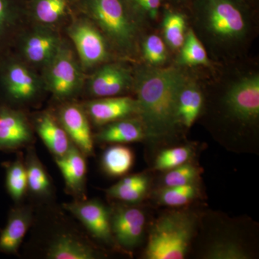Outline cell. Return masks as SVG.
Segmentation results:
<instances>
[{"label": "cell", "instance_id": "obj_1", "mask_svg": "<svg viewBox=\"0 0 259 259\" xmlns=\"http://www.w3.org/2000/svg\"><path fill=\"white\" fill-rule=\"evenodd\" d=\"M189 20L210 60L227 65L243 57L256 30L245 0H194Z\"/></svg>", "mask_w": 259, "mask_h": 259}, {"label": "cell", "instance_id": "obj_2", "mask_svg": "<svg viewBox=\"0 0 259 259\" xmlns=\"http://www.w3.org/2000/svg\"><path fill=\"white\" fill-rule=\"evenodd\" d=\"M134 91L139 115L148 139H164L180 128L177 118L179 90L187 69L177 65L155 68L144 64L134 69Z\"/></svg>", "mask_w": 259, "mask_h": 259}, {"label": "cell", "instance_id": "obj_3", "mask_svg": "<svg viewBox=\"0 0 259 259\" xmlns=\"http://www.w3.org/2000/svg\"><path fill=\"white\" fill-rule=\"evenodd\" d=\"M81 6L87 18L100 29L112 50L129 59L139 56L142 33L125 0H81Z\"/></svg>", "mask_w": 259, "mask_h": 259}, {"label": "cell", "instance_id": "obj_4", "mask_svg": "<svg viewBox=\"0 0 259 259\" xmlns=\"http://www.w3.org/2000/svg\"><path fill=\"white\" fill-rule=\"evenodd\" d=\"M197 215L187 210L164 213L153 223L149 232L145 258H185L197 226Z\"/></svg>", "mask_w": 259, "mask_h": 259}, {"label": "cell", "instance_id": "obj_5", "mask_svg": "<svg viewBox=\"0 0 259 259\" xmlns=\"http://www.w3.org/2000/svg\"><path fill=\"white\" fill-rule=\"evenodd\" d=\"M218 81L221 105L231 120L243 126L254 125L259 118V72L236 70Z\"/></svg>", "mask_w": 259, "mask_h": 259}, {"label": "cell", "instance_id": "obj_6", "mask_svg": "<svg viewBox=\"0 0 259 259\" xmlns=\"http://www.w3.org/2000/svg\"><path fill=\"white\" fill-rule=\"evenodd\" d=\"M42 69L44 88L58 100L71 98L82 88V66L71 45L64 39L55 55Z\"/></svg>", "mask_w": 259, "mask_h": 259}, {"label": "cell", "instance_id": "obj_7", "mask_svg": "<svg viewBox=\"0 0 259 259\" xmlns=\"http://www.w3.org/2000/svg\"><path fill=\"white\" fill-rule=\"evenodd\" d=\"M42 88L41 78L21 59L8 54L0 58V93L7 101H30Z\"/></svg>", "mask_w": 259, "mask_h": 259}, {"label": "cell", "instance_id": "obj_8", "mask_svg": "<svg viewBox=\"0 0 259 259\" xmlns=\"http://www.w3.org/2000/svg\"><path fill=\"white\" fill-rule=\"evenodd\" d=\"M67 33L83 69H93L110 61L111 47L100 29L87 17L74 20Z\"/></svg>", "mask_w": 259, "mask_h": 259}, {"label": "cell", "instance_id": "obj_9", "mask_svg": "<svg viewBox=\"0 0 259 259\" xmlns=\"http://www.w3.org/2000/svg\"><path fill=\"white\" fill-rule=\"evenodd\" d=\"M134 73L123 62H107L99 66L88 81V93L95 98L122 96L134 91Z\"/></svg>", "mask_w": 259, "mask_h": 259}, {"label": "cell", "instance_id": "obj_10", "mask_svg": "<svg viewBox=\"0 0 259 259\" xmlns=\"http://www.w3.org/2000/svg\"><path fill=\"white\" fill-rule=\"evenodd\" d=\"M62 40L54 28L37 25L20 40L22 59L28 65L44 68L55 55Z\"/></svg>", "mask_w": 259, "mask_h": 259}, {"label": "cell", "instance_id": "obj_11", "mask_svg": "<svg viewBox=\"0 0 259 259\" xmlns=\"http://www.w3.org/2000/svg\"><path fill=\"white\" fill-rule=\"evenodd\" d=\"M64 207L81 221L94 238L107 244L114 243L110 210L100 201L78 199L64 204Z\"/></svg>", "mask_w": 259, "mask_h": 259}, {"label": "cell", "instance_id": "obj_12", "mask_svg": "<svg viewBox=\"0 0 259 259\" xmlns=\"http://www.w3.org/2000/svg\"><path fill=\"white\" fill-rule=\"evenodd\" d=\"M114 240L127 249L136 248L144 238L146 216L141 209L118 205L110 211Z\"/></svg>", "mask_w": 259, "mask_h": 259}, {"label": "cell", "instance_id": "obj_13", "mask_svg": "<svg viewBox=\"0 0 259 259\" xmlns=\"http://www.w3.org/2000/svg\"><path fill=\"white\" fill-rule=\"evenodd\" d=\"M83 109L93 123L98 126L139 115L136 99L123 95L95 99L87 102Z\"/></svg>", "mask_w": 259, "mask_h": 259}, {"label": "cell", "instance_id": "obj_14", "mask_svg": "<svg viewBox=\"0 0 259 259\" xmlns=\"http://www.w3.org/2000/svg\"><path fill=\"white\" fill-rule=\"evenodd\" d=\"M32 132L25 116L0 104V151H14L30 144Z\"/></svg>", "mask_w": 259, "mask_h": 259}, {"label": "cell", "instance_id": "obj_15", "mask_svg": "<svg viewBox=\"0 0 259 259\" xmlns=\"http://www.w3.org/2000/svg\"><path fill=\"white\" fill-rule=\"evenodd\" d=\"M59 122L71 142L84 156L93 155V137L83 107L76 104H66L59 111Z\"/></svg>", "mask_w": 259, "mask_h": 259}, {"label": "cell", "instance_id": "obj_16", "mask_svg": "<svg viewBox=\"0 0 259 259\" xmlns=\"http://www.w3.org/2000/svg\"><path fill=\"white\" fill-rule=\"evenodd\" d=\"M204 90L199 79L187 73L177 97V118L180 127L190 128L202 111Z\"/></svg>", "mask_w": 259, "mask_h": 259}, {"label": "cell", "instance_id": "obj_17", "mask_svg": "<svg viewBox=\"0 0 259 259\" xmlns=\"http://www.w3.org/2000/svg\"><path fill=\"white\" fill-rule=\"evenodd\" d=\"M55 160L70 192L76 196H82L87 174L84 155L72 143L69 151Z\"/></svg>", "mask_w": 259, "mask_h": 259}, {"label": "cell", "instance_id": "obj_18", "mask_svg": "<svg viewBox=\"0 0 259 259\" xmlns=\"http://www.w3.org/2000/svg\"><path fill=\"white\" fill-rule=\"evenodd\" d=\"M31 220L29 209L18 207L10 211L6 226L0 231V253L16 254Z\"/></svg>", "mask_w": 259, "mask_h": 259}, {"label": "cell", "instance_id": "obj_19", "mask_svg": "<svg viewBox=\"0 0 259 259\" xmlns=\"http://www.w3.org/2000/svg\"><path fill=\"white\" fill-rule=\"evenodd\" d=\"M146 139V131L139 117H128L107 124L96 135L97 141L108 144H130Z\"/></svg>", "mask_w": 259, "mask_h": 259}, {"label": "cell", "instance_id": "obj_20", "mask_svg": "<svg viewBox=\"0 0 259 259\" xmlns=\"http://www.w3.org/2000/svg\"><path fill=\"white\" fill-rule=\"evenodd\" d=\"M47 256L50 259H95L97 250L74 235L62 233L51 241L48 247Z\"/></svg>", "mask_w": 259, "mask_h": 259}, {"label": "cell", "instance_id": "obj_21", "mask_svg": "<svg viewBox=\"0 0 259 259\" xmlns=\"http://www.w3.org/2000/svg\"><path fill=\"white\" fill-rule=\"evenodd\" d=\"M35 130L54 157L64 156L71 142L62 126L49 112L39 115L35 120Z\"/></svg>", "mask_w": 259, "mask_h": 259}, {"label": "cell", "instance_id": "obj_22", "mask_svg": "<svg viewBox=\"0 0 259 259\" xmlns=\"http://www.w3.org/2000/svg\"><path fill=\"white\" fill-rule=\"evenodd\" d=\"M161 37L168 50L178 52L185 40L186 33L190 28V20L185 13L176 8L162 10L160 18Z\"/></svg>", "mask_w": 259, "mask_h": 259}, {"label": "cell", "instance_id": "obj_23", "mask_svg": "<svg viewBox=\"0 0 259 259\" xmlns=\"http://www.w3.org/2000/svg\"><path fill=\"white\" fill-rule=\"evenodd\" d=\"M176 54L175 64L184 69L199 66L211 67L212 65L203 44L190 26L186 33L183 44Z\"/></svg>", "mask_w": 259, "mask_h": 259}, {"label": "cell", "instance_id": "obj_24", "mask_svg": "<svg viewBox=\"0 0 259 259\" xmlns=\"http://www.w3.org/2000/svg\"><path fill=\"white\" fill-rule=\"evenodd\" d=\"M30 12L37 25L54 28L69 14V0H30Z\"/></svg>", "mask_w": 259, "mask_h": 259}, {"label": "cell", "instance_id": "obj_25", "mask_svg": "<svg viewBox=\"0 0 259 259\" xmlns=\"http://www.w3.org/2000/svg\"><path fill=\"white\" fill-rule=\"evenodd\" d=\"M150 180L147 175H131L124 177L120 182L107 190V194L112 198L128 203H135L146 197L149 189Z\"/></svg>", "mask_w": 259, "mask_h": 259}, {"label": "cell", "instance_id": "obj_26", "mask_svg": "<svg viewBox=\"0 0 259 259\" xmlns=\"http://www.w3.org/2000/svg\"><path fill=\"white\" fill-rule=\"evenodd\" d=\"M164 0H125L131 16L142 33L152 30L161 18Z\"/></svg>", "mask_w": 259, "mask_h": 259}, {"label": "cell", "instance_id": "obj_27", "mask_svg": "<svg viewBox=\"0 0 259 259\" xmlns=\"http://www.w3.org/2000/svg\"><path fill=\"white\" fill-rule=\"evenodd\" d=\"M20 19L17 0H0V58L8 54Z\"/></svg>", "mask_w": 259, "mask_h": 259}, {"label": "cell", "instance_id": "obj_28", "mask_svg": "<svg viewBox=\"0 0 259 259\" xmlns=\"http://www.w3.org/2000/svg\"><path fill=\"white\" fill-rule=\"evenodd\" d=\"M134 163V152L123 145H115L107 148L102 156V168L107 175L113 177L125 176Z\"/></svg>", "mask_w": 259, "mask_h": 259}, {"label": "cell", "instance_id": "obj_29", "mask_svg": "<svg viewBox=\"0 0 259 259\" xmlns=\"http://www.w3.org/2000/svg\"><path fill=\"white\" fill-rule=\"evenodd\" d=\"M140 40L139 54L144 64L151 67L166 66L168 61V49L161 35L154 32L144 33Z\"/></svg>", "mask_w": 259, "mask_h": 259}, {"label": "cell", "instance_id": "obj_30", "mask_svg": "<svg viewBox=\"0 0 259 259\" xmlns=\"http://www.w3.org/2000/svg\"><path fill=\"white\" fill-rule=\"evenodd\" d=\"M6 170V187L11 198L15 202L23 199L28 189L27 174L23 157L19 155L14 161L3 163Z\"/></svg>", "mask_w": 259, "mask_h": 259}, {"label": "cell", "instance_id": "obj_31", "mask_svg": "<svg viewBox=\"0 0 259 259\" xmlns=\"http://www.w3.org/2000/svg\"><path fill=\"white\" fill-rule=\"evenodd\" d=\"M28 189L35 195L47 196L51 189V182L47 171L33 151H29L26 163Z\"/></svg>", "mask_w": 259, "mask_h": 259}, {"label": "cell", "instance_id": "obj_32", "mask_svg": "<svg viewBox=\"0 0 259 259\" xmlns=\"http://www.w3.org/2000/svg\"><path fill=\"white\" fill-rule=\"evenodd\" d=\"M248 250L234 238H218L209 244L204 254L208 259H248Z\"/></svg>", "mask_w": 259, "mask_h": 259}, {"label": "cell", "instance_id": "obj_33", "mask_svg": "<svg viewBox=\"0 0 259 259\" xmlns=\"http://www.w3.org/2000/svg\"><path fill=\"white\" fill-rule=\"evenodd\" d=\"M199 186L197 183L177 187H163L157 194L160 203L168 207H182L190 203L198 197Z\"/></svg>", "mask_w": 259, "mask_h": 259}, {"label": "cell", "instance_id": "obj_34", "mask_svg": "<svg viewBox=\"0 0 259 259\" xmlns=\"http://www.w3.org/2000/svg\"><path fill=\"white\" fill-rule=\"evenodd\" d=\"M192 149L189 146H179L163 150L155 161L158 171H168L187 163L192 157Z\"/></svg>", "mask_w": 259, "mask_h": 259}, {"label": "cell", "instance_id": "obj_35", "mask_svg": "<svg viewBox=\"0 0 259 259\" xmlns=\"http://www.w3.org/2000/svg\"><path fill=\"white\" fill-rule=\"evenodd\" d=\"M199 170L197 166L190 163H185L176 168L168 170L163 177L164 187H177L197 183Z\"/></svg>", "mask_w": 259, "mask_h": 259}, {"label": "cell", "instance_id": "obj_36", "mask_svg": "<svg viewBox=\"0 0 259 259\" xmlns=\"http://www.w3.org/2000/svg\"><path fill=\"white\" fill-rule=\"evenodd\" d=\"M169 3H171V4L174 5H181L184 4V3H186V2L188 1V0H168Z\"/></svg>", "mask_w": 259, "mask_h": 259}]
</instances>
